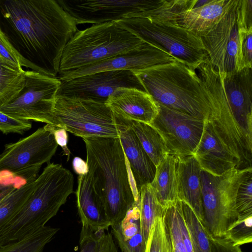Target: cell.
Segmentation results:
<instances>
[{
  "instance_id": "cell-39",
  "label": "cell",
  "mask_w": 252,
  "mask_h": 252,
  "mask_svg": "<svg viewBox=\"0 0 252 252\" xmlns=\"http://www.w3.org/2000/svg\"><path fill=\"white\" fill-rule=\"evenodd\" d=\"M210 252H243L239 246H235L225 237H208Z\"/></svg>"
},
{
  "instance_id": "cell-17",
  "label": "cell",
  "mask_w": 252,
  "mask_h": 252,
  "mask_svg": "<svg viewBox=\"0 0 252 252\" xmlns=\"http://www.w3.org/2000/svg\"><path fill=\"white\" fill-rule=\"evenodd\" d=\"M221 74L225 93L237 127L247 145L252 149V70Z\"/></svg>"
},
{
  "instance_id": "cell-32",
  "label": "cell",
  "mask_w": 252,
  "mask_h": 252,
  "mask_svg": "<svg viewBox=\"0 0 252 252\" xmlns=\"http://www.w3.org/2000/svg\"><path fill=\"white\" fill-rule=\"evenodd\" d=\"M144 252H173L171 238L164 222L163 214L155 219Z\"/></svg>"
},
{
  "instance_id": "cell-14",
  "label": "cell",
  "mask_w": 252,
  "mask_h": 252,
  "mask_svg": "<svg viewBox=\"0 0 252 252\" xmlns=\"http://www.w3.org/2000/svg\"><path fill=\"white\" fill-rule=\"evenodd\" d=\"M77 25L117 21L128 14L155 9L163 0H56Z\"/></svg>"
},
{
  "instance_id": "cell-41",
  "label": "cell",
  "mask_w": 252,
  "mask_h": 252,
  "mask_svg": "<svg viewBox=\"0 0 252 252\" xmlns=\"http://www.w3.org/2000/svg\"><path fill=\"white\" fill-rule=\"evenodd\" d=\"M99 232L91 234L81 232L79 240L80 250L79 252H93Z\"/></svg>"
},
{
  "instance_id": "cell-27",
  "label": "cell",
  "mask_w": 252,
  "mask_h": 252,
  "mask_svg": "<svg viewBox=\"0 0 252 252\" xmlns=\"http://www.w3.org/2000/svg\"><path fill=\"white\" fill-rule=\"evenodd\" d=\"M59 230V228L45 225L20 239L0 244V252H43Z\"/></svg>"
},
{
  "instance_id": "cell-25",
  "label": "cell",
  "mask_w": 252,
  "mask_h": 252,
  "mask_svg": "<svg viewBox=\"0 0 252 252\" xmlns=\"http://www.w3.org/2000/svg\"><path fill=\"white\" fill-rule=\"evenodd\" d=\"M111 227V234L122 252H144L146 243L141 232L137 205L128 212L122 221Z\"/></svg>"
},
{
  "instance_id": "cell-37",
  "label": "cell",
  "mask_w": 252,
  "mask_h": 252,
  "mask_svg": "<svg viewBox=\"0 0 252 252\" xmlns=\"http://www.w3.org/2000/svg\"><path fill=\"white\" fill-rule=\"evenodd\" d=\"M235 9L238 28L252 29V0H237Z\"/></svg>"
},
{
  "instance_id": "cell-3",
  "label": "cell",
  "mask_w": 252,
  "mask_h": 252,
  "mask_svg": "<svg viewBox=\"0 0 252 252\" xmlns=\"http://www.w3.org/2000/svg\"><path fill=\"white\" fill-rule=\"evenodd\" d=\"M74 177L61 164L49 163L35 179L33 190L1 228L0 244L20 239L45 226L73 192Z\"/></svg>"
},
{
  "instance_id": "cell-30",
  "label": "cell",
  "mask_w": 252,
  "mask_h": 252,
  "mask_svg": "<svg viewBox=\"0 0 252 252\" xmlns=\"http://www.w3.org/2000/svg\"><path fill=\"white\" fill-rule=\"evenodd\" d=\"M35 179L27 181L17 188L0 203V228L19 211L29 198L33 190Z\"/></svg>"
},
{
  "instance_id": "cell-21",
  "label": "cell",
  "mask_w": 252,
  "mask_h": 252,
  "mask_svg": "<svg viewBox=\"0 0 252 252\" xmlns=\"http://www.w3.org/2000/svg\"><path fill=\"white\" fill-rule=\"evenodd\" d=\"M105 104L115 113L123 118L151 125L158 108L152 97L145 91L132 88H119Z\"/></svg>"
},
{
  "instance_id": "cell-9",
  "label": "cell",
  "mask_w": 252,
  "mask_h": 252,
  "mask_svg": "<svg viewBox=\"0 0 252 252\" xmlns=\"http://www.w3.org/2000/svg\"><path fill=\"white\" fill-rule=\"evenodd\" d=\"M53 126L83 137L119 138L113 112L104 103L57 95Z\"/></svg>"
},
{
  "instance_id": "cell-35",
  "label": "cell",
  "mask_w": 252,
  "mask_h": 252,
  "mask_svg": "<svg viewBox=\"0 0 252 252\" xmlns=\"http://www.w3.org/2000/svg\"><path fill=\"white\" fill-rule=\"evenodd\" d=\"M32 127L30 121L19 120L0 111V131L3 133L22 134Z\"/></svg>"
},
{
  "instance_id": "cell-13",
  "label": "cell",
  "mask_w": 252,
  "mask_h": 252,
  "mask_svg": "<svg viewBox=\"0 0 252 252\" xmlns=\"http://www.w3.org/2000/svg\"><path fill=\"white\" fill-rule=\"evenodd\" d=\"M236 3L237 0L220 22L201 36L211 63L222 74L244 68L240 49Z\"/></svg>"
},
{
  "instance_id": "cell-16",
  "label": "cell",
  "mask_w": 252,
  "mask_h": 252,
  "mask_svg": "<svg viewBox=\"0 0 252 252\" xmlns=\"http://www.w3.org/2000/svg\"><path fill=\"white\" fill-rule=\"evenodd\" d=\"M174 61H177L168 53L144 42L136 48L59 74L57 78L63 81L102 71H134Z\"/></svg>"
},
{
  "instance_id": "cell-40",
  "label": "cell",
  "mask_w": 252,
  "mask_h": 252,
  "mask_svg": "<svg viewBox=\"0 0 252 252\" xmlns=\"http://www.w3.org/2000/svg\"><path fill=\"white\" fill-rule=\"evenodd\" d=\"M93 252H118L111 233L105 231L99 233Z\"/></svg>"
},
{
  "instance_id": "cell-15",
  "label": "cell",
  "mask_w": 252,
  "mask_h": 252,
  "mask_svg": "<svg viewBox=\"0 0 252 252\" xmlns=\"http://www.w3.org/2000/svg\"><path fill=\"white\" fill-rule=\"evenodd\" d=\"M61 81L58 95L104 103L119 88H132L145 91L130 70L102 71Z\"/></svg>"
},
{
  "instance_id": "cell-2",
  "label": "cell",
  "mask_w": 252,
  "mask_h": 252,
  "mask_svg": "<svg viewBox=\"0 0 252 252\" xmlns=\"http://www.w3.org/2000/svg\"><path fill=\"white\" fill-rule=\"evenodd\" d=\"M82 139L95 189L111 226L116 225L136 205L120 139L101 137Z\"/></svg>"
},
{
  "instance_id": "cell-7",
  "label": "cell",
  "mask_w": 252,
  "mask_h": 252,
  "mask_svg": "<svg viewBox=\"0 0 252 252\" xmlns=\"http://www.w3.org/2000/svg\"><path fill=\"white\" fill-rule=\"evenodd\" d=\"M206 92L212 125L222 143L233 156L240 169L252 167V149L243 138L227 101L221 74L209 58L197 68Z\"/></svg>"
},
{
  "instance_id": "cell-33",
  "label": "cell",
  "mask_w": 252,
  "mask_h": 252,
  "mask_svg": "<svg viewBox=\"0 0 252 252\" xmlns=\"http://www.w3.org/2000/svg\"><path fill=\"white\" fill-rule=\"evenodd\" d=\"M236 203L238 218L252 216V168L246 172L239 186Z\"/></svg>"
},
{
  "instance_id": "cell-38",
  "label": "cell",
  "mask_w": 252,
  "mask_h": 252,
  "mask_svg": "<svg viewBox=\"0 0 252 252\" xmlns=\"http://www.w3.org/2000/svg\"><path fill=\"white\" fill-rule=\"evenodd\" d=\"M0 59L19 67H22L19 59L8 40L0 32Z\"/></svg>"
},
{
  "instance_id": "cell-42",
  "label": "cell",
  "mask_w": 252,
  "mask_h": 252,
  "mask_svg": "<svg viewBox=\"0 0 252 252\" xmlns=\"http://www.w3.org/2000/svg\"><path fill=\"white\" fill-rule=\"evenodd\" d=\"M52 131L57 144L63 149L64 155L67 157V160H68L70 152L67 146L68 141L67 131L64 128H58L52 126Z\"/></svg>"
},
{
  "instance_id": "cell-45",
  "label": "cell",
  "mask_w": 252,
  "mask_h": 252,
  "mask_svg": "<svg viewBox=\"0 0 252 252\" xmlns=\"http://www.w3.org/2000/svg\"><path fill=\"white\" fill-rule=\"evenodd\" d=\"M192 242V245L193 248V252H200V251L199 250L197 247L196 246V245L191 241Z\"/></svg>"
},
{
  "instance_id": "cell-1",
  "label": "cell",
  "mask_w": 252,
  "mask_h": 252,
  "mask_svg": "<svg viewBox=\"0 0 252 252\" xmlns=\"http://www.w3.org/2000/svg\"><path fill=\"white\" fill-rule=\"evenodd\" d=\"M77 25L55 0H0V32L21 66L50 77Z\"/></svg>"
},
{
  "instance_id": "cell-26",
  "label": "cell",
  "mask_w": 252,
  "mask_h": 252,
  "mask_svg": "<svg viewBox=\"0 0 252 252\" xmlns=\"http://www.w3.org/2000/svg\"><path fill=\"white\" fill-rule=\"evenodd\" d=\"M127 121L145 151L156 167L169 154L163 139L151 125L140 122Z\"/></svg>"
},
{
  "instance_id": "cell-10",
  "label": "cell",
  "mask_w": 252,
  "mask_h": 252,
  "mask_svg": "<svg viewBox=\"0 0 252 252\" xmlns=\"http://www.w3.org/2000/svg\"><path fill=\"white\" fill-rule=\"evenodd\" d=\"M61 81L57 77L25 71L23 88L12 100L0 106L11 117L53 125V109Z\"/></svg>"
},
{
  "instance_id": "cell-44",
  "label": "cell",
  "mask_w": 252,
  "mask_h": 252,
  "mask_svg": "<svg viewBox=\"0 0 252 252\" xmlns=\"http://www.w3.org/2000/svg\"><path fill=\"white\" fill-rule=\"evenodd\" d=\"M8 178L4 177L2 179H0V203L17 188L16 186L12 183H5V180Z\"/></svg>"
},
{
  "instance_id": "cell-11",
  "label": "cell",
  "mask_w": 252,
  "mask_h": 252,
  "mask_svg": "<svg viewBox=\"0 0 252 252\" xmlns=\"http://www.w3.org/2000/svg\"><path fill=\"white\" fill-rule=\"evenodd\" d=\"M58 147L52 126L46 124L25 138L5 145L0 154V172H10L27 181L34 180L42 165L50 163Z\"/></svg>"
},
{
  "instance_id": "cell-31",
  "label": "cell",
  "mask_w": 252,
  "mask_h": 252,
  "mask_svg": "<svg viewBox=\"0 0 252 252\" xmlns=\"http://www.w3.org/2000/svg\"><path fill=\"white\" fill-rule=\"evenodd\" d=\"M182 209L191 241L196 245L200 252H210L208 236L196 214L186 202L182 201Z\"/></svg>"
},
{
  "instance_id": "cell-24",
  "label": "cell",
  "mask_w": 252,
  "mask_h": 252,
  "mask_svg": "<svg viewBox=\"0 0 252 252\" xmlns=\"http://www.w3.org/2000/svg\"><path fill=\"white\" fill-rule=\"evenodd\" d=\"M156 167L155 174L150 184L159 203L164 209H166L179 200L176 157L168 154Z\"/></svg>"
},
{
  "instance_id": "cell-34",
  "label": "cell",
  "mask_w": 252,
  "mask_h": 252,
  "mask_svg": "<svg viewBox=\"0 0 252 252\" xmlns=\"http://www.w3.org/2000/svg\"><path fill=\"white\" fill-rule=\"evenodd\" d=\"M252 216L238 218L224 237L235 246L250 243L252 241Z\"/></svg>"
},
{
  "instance_id": "cell-36",
  "label": "cell",
  "mask_w": 252,
  "mask_h": 252,
  "mask_svg": "<svg viewBox=\"0 0 252 252\" xmlns=\"http://www.w3.org/2000/svg\"><path fill=\"white\" fill-rule=\"evenodd\" d=\"M240 49L244 67L252 66V29L238 28Z\"/></svg>"
},
{
  "instance_id": "cell-18",
  "label": "cell",
  "mask_w": 252,
  "mask_h": 252,
  "mask_svg": "<svg viewBox=\"0 0 252 252\" xmlns=\"http://www.w3.org/2000/svg\"><path fill=\"white\" fill-rule=\"evenodd\" d=\"M193 156L202 170L213 176H220L233 168L239 169L238 162L207 120Z\"/></svg>"
},
{
  "instance_id": "cell-43",
  "label": "cell",
  "mask_w": 252,
  "mask_h": 252,
  "mask_svg": "<svg viewBox=\"0 0 252 252\" xmlns=\"http://www.w3.org/2000/svg\"><path fill=\"white\" fill-rule=\"evenodd\" d=\"M73 169L75 172L79 175L87 174L89 171L86 161L79 157H75L72 160Z\"/></svg>"
},
{
  "instance_id": "cell-28",
  "label": "cell",
  "mask_w": 252,
  "mask_h": 252,
  "mask_svg": "<svg viewBox=\"0 0 252 252\" xmlns=\"http://www.w3.org/2000/svg\"><path fill=\"white\" fill-rule=\"evenodd\" d=\"M140 221L142 234L146 243L151 228L156 218L163 214L164 209L159 203L151 184L142 186L139 190Z\"/></svg>"
},
{
  "instance_id": "cell-12",
  "label": "cell",
  "mask_w": 252,
  "mask_h": 252,
  "mask_svg": "<svg viewBox=\"0 0 252 252\" xmlns=\"http://www.w3.org/2000/svg\"><path fill=\"white\" fill-rule=\"evenodd\" d=\"M157 103L158 112L150 125L163 139L169 154L176 157L193 156L205 120Z\"/></svg>"
},
{
  "instance_id": "cell-19",
  "label": "cell",
  "mask_w": 252,
  "mask_h": 252,
  "mask_svg": "<svg viewBox=\"0 0 252 252\" xmlns=\"http://www.w3.org/2000/svg\"><path fill=\"white\" fill-rule=\"evenodd\" d=\"M76 196L78 212L82 224L81 231L97 233L107 230L111 224L89 171L86 174L78 176Z\"/></svg>"
},
{
  "instance_id": "cell-8",
  "label": "cell",
  "mask_w": 252,
  "mask_h": 252,
  "mask_svg": "<svg viewBox=\"0 0 252 252\" xmlns=\"http://www.w3.org/2000/svg\"><path fill=\"white\" fill-rule=\"evenodd\" d=\"M250 168H233L218 176L201 170L204 214L202 225L208 237H224L238 219L236 203L237 191L245 173Z\"/></svg>"
},
{
  "instance_id": "cell-6",
  "label": "cell",
  "mask_w": 252,
  "mask_h": 252,
  "mask_svg": "<svg viewBox=\"0 0 252 252\" xmlns=\"http://www.w3.org/2000/svg\"><path fill=\"white\" fill-rule=\"evenodd\" d=\"M143 41L168 53L195 70L208 58L201 37L171 23L129 17L115 21Z\"/></svg>"
},
{
  "instance_id": "cell-22",
  "label": "cell",
  "mask_w": 252,
  "mask_h": 252,
  "mask_svg": "<svg viewBox=\"0 0 252 252\" xmlns=\"http://www.w3.org/2000/svg\"><path fill=\"white\" fill-rule=\"evenodd\" d=\"M235 1L236 0H208L200 6L177 14L174 18L175 24L201 37L220 22Z\"/></svg>"
},
{
  "instance_id": "cell-29",
  "label": "cell",
  "mask_w": 252,
  "mask_h": 252,
  "mask_svg": "<svg viewBox=\"0 0 252 252\" xmlns=\"http://www.w3.org/2000/svg\"><path fill=\"white\" fill-rule=\"evenodd\" d=\"M25 71L0 59V106L14 98L23 87Z\"/></svg>"
},
{
  "instance_id": "cell-4",
  "label": "cell",
  "mask_w": 252,
  "mask_h": 252,
  "mask_svg": "<svg viewBox=\"0 0 252 252\" xmlns=\"http://www.w3.org/2000/svg\"><path fill=\"white\" fill-rule=\"evenodd\" d=\"M132 71L156 102L208 119L210 110L207 94L194 70L174 61Z\"/></svg>"
},
{
  "instance_id": "cell-23",
  "label": "cell",
  "mask_w": 252,
  "mask_h": 252,
  "mask_svg": "<svg viewBox=\"0 0 252 252\" xmlns=\"http://www.w3.org/2000/svg\"><path fill=\"white\" fill-rule=\"evenodd\" d=\"M176 157L178 199L190 205L203 224L200 167L193 156Z\"/></svg>"
},
{
  "instance_id": "cell-5",
  "label": "cell",
  "mask_w": 252,
  "mask_h": 252,
  "mask_svg": "<svg viewBox=\"0 0 252 252\" xmlns=\"http://www.w3.org/2000/svg\"><path fill=\"white\" fill-rule=\"evenodd\" d=\"M144 42L115 21L78 30L63 50L58 75L134 49Z\"/></svg>"
},
{
  "instance_id": "cell-20",
  "label": "cell",
  "mask_w": 252,
  "mask_h": 252,
  "mask_svg": "<svg viewBox=\"0 0 252 252\" xmlns=\"http://www.w3.org/2000/svg\"><path fill=\"white\" fill-rule=\"evenodd\" d=\"M114 114L119 138L139 192L142 186L152 182L156 167L143 149L127 120L115 113Z\"/></svg>"
}]
</instances>
